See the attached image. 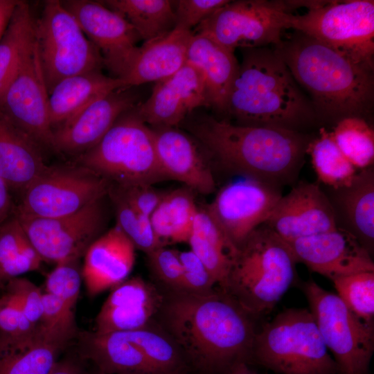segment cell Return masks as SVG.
<instances>
[{"mask_svg":"<svg viewBox=\"0 0 374 374\" xmlns=\"http://www.w3.org/2000/svg\"><path fill=\"white\" fill-rule=\"evenodd\" d=\"M253 319L218 287L206 295L164 292L155 317L199 374H229L251 362Z\"/></svg>","mask_w":374,"mask_h":374,"instance_id":"obj_1","label":"cell"},{"mask_svg":"<svg viewBox=\"0 0 374 374\" xmlns=\"http://www.w3.org/2000/svg\"><path fill=\"white\" fill-rule=\"evenodd\" d=\"M189 131L223 168L280 188L297 179L311 141L300 131L233 124L212 116L194 121Z\"/></svg>","mask_w":374,"mask_h":374,"instance_id":"obj_2","label":"cell"},{"mask_svg":"<svg viewBox=\"0 0 374 374\" xmlns=\"http://www.w3.org/2000/svg\"><path fill=\"white\" fill-rule=\"evenodd\" d=\"M274 49L310 93L317 116L337 122L371 112L373 69L299 31Z\"/></svg>","mask_w":374,"mask_h":374,"instance_id":"obj_3","label":"cell"},{"mask_svg":"<svg viewBox=\"0 0 374 374\" xmlns=\"http://www.w3.org/2000/svg\"><path fill=\"white\" fill-rule=\"evenodd\" d=\"M226 113L237 124L299 131L317 118L287 66L266 47L243 48Z\"/></svg>","mask_w":374,"mask_h":374,"instance_id":"obj_4","label":"cell"},{"mask_svg":"<svg viewBox=\"0 0 374 374\" xmlns=\"http://www.w3.org/2000/svg\"><path fill=\"white\" fill-rule=\"evenodd\" d=\"M296 263L290 244L262 224L238 247L220 290L258 317L272 310L294 283Z\"/></svg>","mask_w":374,"mask_h":374,"instance_id":"obj_5","label":"cell"},{"mask_svg":"<svg viewBox=\"0 0 374 374\" xmlns=\"http://www.w3.org/2000/svg\"><path fill=\"white\" fill-rule=\"evenodd\" d=\"M78 351L105 374H188L185 357L154 319L144 327L78 335Z\"/></svg>","mask_w":374,"mask_h":374,"instance_id":"obj_6","label":"cell"},{"mask_svg":"<svg viewBox=\"0 0 374 374\" xmlns=\"http://www.w3.org/2000/svg\"><path fill=\"white\" fill-rule=\"evenodd\" d=\"M251 362L278 374H337L308 308L286 309L256 332Z\"/></svg>","mask_w":374,"mask_h":374,"instance_id":"obj_7","label":"cell"},{"mask_svg":"<svg viewBox=\"0 0 374 374\" xmlns=\"http://www.w3.org/2000/svg\"><path fill=\"white\" fill-rule=\"evenodd\" d=\"M136 107L122 114L97 145L75 157V163L117 186L168 180L158 162L152 130Z\"/></svg>","mask_w":374,"mask_h":374,"instance_id":"obj_8","label":"cell"},{"mask_svg":"<svg viewBox=\"0 0 374 374\" xmlns=\"http://www.w3.org/2000/svg\"><path fill=\"white\" fill-rule=\"evenodd\" d=\"M308 11L290 17L301 32L373 69L374 1H297Z\"/></svg>","mask_w":374,"mask_h":374,"instance_id":"obj_9","label":"cell"},{"mask_svg":"<svg viewBox=\"0 0 374 374\" xmlns=\"http://www.w3.org/2000/svg\"><path fill=\"white\" fill-rule=\"evenodd\" d=\"M35 39L48 94L66 78L104 68L100 51L61 1L44 2Z\"/></svg>","mask_w":374,"mask_h":374,"instance_id":"obj_10","label":"cell"},{"mask_svg":"<svg viewBox=\"0 0 374 374\" xmlns=\"http://www.w3.org/2000/svg\"><path fill=\"white\" fill-rule=\"evenodd\" d=\"M302 289L337 374H368L374 350V324L356 316L337 294L310 279Z\"/></svg>","mask_w":374,"mask_h":374,"instance_id":"obj_11","label":"cell"},{"mask_svg":"<svg viewBox=\"0 0 374 374\" xmlns=\"http://www.w3.org/2000/svg\"><path fill=\"white\" fill-rule=\"evenodd\" d=\"M290 1H229L197 28L221 46L236 48L276 46L289 29L293 10Z\"/></svg>","mask_w":374,"mask_h":374,"instance_id":"obj_12","label":"cell"},{"mask_svg":"<svg viewBox=\"0 0 374 374\" xmlns=\"http://www.w3.org/2000/svg\"><path fill=\"white\" fill-rule=\"evenodd\" d=\"M110 185L102 176L77 163L47 166L23 192L14 213L37 217L70 215L107 196Z\"/></svg>","mask_w":374,"mask_h":374,"instance_id":"obj_13","label":"cell"},{"mask_svg":"<svg viewBox=\"0 0 374 374\" xmlns=\"http://www.w3.org/2000/svg\"><path fill=\"white\" fill-rule=\"evenodd\" d=\"M106 197L74 213L57 217L14 214L42 260L57 264L80 259L100 235L106 222Z\"/></svg>","mask_w":374,"mask_h":374,"instance_id":"obj_14","label":"cell"},{"mask_svg":"<svg viewBox=\"0 0 374 374\" xmlns=\"http://www.w3.org/2000/svg\"><path fill=\"white\" fill-rule=\"evenodd\" d=\"M86 37L98 49L111 76L123 80L138 54L141 39L135 28L120 14L100 1H61Z\"/></svg>","mask_w":374,"mask_h":374,"instance_id":"obj_15","label":"cell"},{"mask_svg":"<svg viewBox=\"0 0 374 374\" xmlns=\"http://www.w3.org/2000/svg\"><path fill=\"white\" fill-rule=\"evenodd\" d=\"M48 98L35 41L32 50L0 97V111L41 148L55 152Z\"/></svg>","mask_w":374,"mask_h":374,"instance_id":"obj_16","label":"cell"},{"mask_svg":"<svg viewBox=\"0 0 374 374\" xmlns=\"http://www.w3.org/2000/svg\"><path fill=\"white\" fill-rule=\"evenodd\" d=\"M282 196L280 187L244 177L222 187L207 207L238 248L265 224Z\"/></svg>","mask_w":374,"mask_h":374,"instance_id":"obj_17","label":"cell"},{"mask_svg":"<svg viewBox=\"0 0 374 374\" xmlns=\"http://www.w3.org/2000/svg\"><path fill=\"white\" fill-rule=\"evenodd\" d=\"M131 89H118L95 100L55 129V152L77 157L97 145L122 114L139 104Z\"/></svg>","mask_w":374,"mask_h":374,"instance_id":"obj_18","label":"cell"},{"mask_svg":"<svg viewBox=\"0 0 374 374\" xmlns=\"http://www.w3.org/2000/svg\"><path fill=\"white\" fill-rule=\"evenodd\" d=\"M298 262L332 281L374 271L372 256L348 233L335 229L287 242Z\"/></svg>","mask_w":374,"mask_h":374,"instance_id":"obj_19","label":"cell"},{"mask_svg":"<svg viewBox=\"0 0 374 374\" xmlns=\"http://www.w3.org/2000/svg\"><path fill=\"white\" fill-rule=\"evenodd\" d=\"M208 107L201 73L187 62L170 76L155 82L151 95L136 110L151 128L177 127L195 109Z\"/></svg>","mask_w":374,"mask_h":374,"instance_id":"obj_20","label":"cell"},{"mask_svg":"<svg viewBox=\"0 0 374 374\" xmlns=\"http://www.w3.org/2000/svg\"><path fill=\"white\" fill-rule=\"evenodd\" d=\"M264 224L287 242L337 229L321 185L307 181L283 195Z\"/></svg>","mask_w":374,"mask_h":374,"instance_id":"obj_21","label":"cell"},{"mask_svg":"<svg viewBox=\"0 0 374 374\" xmlns=\"http://www.w3.org/2000/svg\"><path fill=\"white\" fill-rule=\"evenodd\" d=\"M164 292L140 276L127 278L112 289L95 319L94 332L138 329L155 319Z\"/></svg>","mask_w":374,"mask_h":374,"instance_id":"obj_22","label":"cell"},{"mask_svg":"<svg viewBox=\"0 0 374 374\" xmlns=\"http://www.w3.org/2000/svg\"><path fill=\"white\" fill-rule=\"evenodd\" d=\"M158 162L168 179L208 195L215 188L211 168L197 141L177 127L152 128Z\"/></svg>","mask_w":374,"mask_h":374,"instance_id":"obj_23","label":"cell"},{"mask_svg":"<svg viewBox=\"0 0 374 374\" xmlns=\"http://www.w3.org/2000/svg\"><path fill=\"white\" fill-rule=\"evenodd\" d=\"M333 211L336 226L351 235L373 256L374 250V170L357 172L347 185L321 187Z\"/></svg>","mask_w":374,"mask_h":374,"instance_id":"obj_24","label":"cell"},{"mask_svg":"<svg viewBox=\"0 0 374 374\" xmlns=\"http://www.w3.org/2000/svg\"><path fill=\"white\" fill-rule=\"evenodd\" d=\"M135 251L117 225L96 238L87 248L82 267L87 294L95 296L125 280L134 265Z\"/></svg>","mask_w":374,"mask_h":374,"instance_id":"obj_25","label":"cell"},{"mask_svg":"<svg viewBox=\"0 0 374 374\" xmlns=\"http://www.w3.org/2000/svg\"><path fill=\"white\" fill-rule=\"evenodd\" d=\"M186 62L202 74L209 107L226 113L233 84L239 69L234 51L208 36L194 33L190 39Z\"/></svg>","mask_w":374,"mask_h":374,"instance_id":"obj_26","label":"cell"},{"mask_svg":"<svg viewBox=\"0 0 374 374\" xmlns=\"http://www.w3.org/2000/svg\"><path fill=\"white\" fill-rule=\"evenodd\" d=\"M193 35L192 30L175 26L170 31L144 42L123 80L127 87L157 82L177 72L186 62Z\"/></svg>","mask_w":374,"mask_h":374,"instance_id":"obj_27","label":"cell"},{"mask_svg":"<svg viewBox=\"0 0 374 374\" xmlns=\"http://www.w3.org/2000/svg\"><path fill=\"white\" fill-rule=\"evenodd\" d=\"M42 148L0 111V177L21 194L42 172Z\"/></svg>","mask_w":374,"mask_h":374,"instance_id":"obj_28","label":"cell"},{"mask_svg":"<svg viewBox=\"0 0 374 374\" xmlns=\"http://www.w3.org/2000/svg\"><path fill=\"white\" fill-rule=\"evenodd\" d=\"M127 87L122 79L93 70L64 78L49 93L50 122L54 130L87 105L107 93Z\"/></svg>","mask_w":374,"mask_h":374,"instance_id":"obj_29","label":"cell"},{"mask_svg":"<svg viewBox=\"0 0 374 374\" xmlns=\"http://www.w3.org/2000/svg\"><path fill=\"white\" fill-rule=\"evenodd\" d=\"M190 250L204 262L222 289L238 248L209 211L199 207L188 242Z\"/></svg>","mask_w":374,"mask_h":374,"instance_id":"obj_30","label":"cell"},{"mask_svg":"<svg viewBox=\"0 0 374 374\" xmlns=\"http://www.w3.org/2000/svg\"><path fill=\"white\" fill-rule=\"evenodd\" d=\"M197 210L190 188L166 192L150 216L154 233L163 246L188 243Z\"/></svg>","mask_w":374,"mask_h":374,"instance_id":"obj_31","label":"cell"},{"mask_svg":"<svg viewBox=\"0 0 374 374\" xmlns=\"http://www.w3.org/2000/svg\"><path fill=\"white\" fill-rule=\"evenodd\" d=\"M35 21L29 4L19 1L0 39V97L35 44Z\"/></svg>","mask_w":374,"mask_h":374,"instance_id":"obj_32","label":"cell"},{"mask_svg":"<svg viewBox=\"0 0 374 374\" xmlns=\"http://www.w3.org/2000/svg\"><path fill=\"white\" fill-rule=\"evenodd\" d=\"M105 6L123 16L145 42L163 35L176 26L174 1L107 0Z\"/></svg>","mask_w":374,"mask_h":374,"instance_id":"obj_33","label":"cell"},{"mask_svg":"<svg viewBox=\"0 0 374 374\" xmlns=\"http://www.w3.org/2000/svg\"><path fill=\"white\" fill-rule=\"evenodd\" d=\"M42 259L15 214L0 226V282L39 269Z\"/></svg>","mask_w":374,"mask_h":374,"instance_id":"obj_34","label":"cell"},{"mask_svg":"<svg viewBox=\"0 0 374 374\" xmlns=\"http://www.w3.org/2000/svg\"><path fill=\"white\" fill-rule=\"evenodd\" d=\"M66 346L42 335L22 345H0V374H50Z\"/></svg>","mask_w":374,"mask_h":374,"instance_id":"obj_35","label":"cell"},{"mask_svg":"<svg viewBox=\"0 0 374 374\" xmlns=\"http://www.w3.org/2000/svg\"><path fill=\"white\" fill-rule=\"evenodd\" d=\"M319 181L336 188L351 182L357 168L347 159L336 144L331 132L324 127L319 136L311 140L307 150Z\"/></svg>","mask_w":374,"mask_h":374,"instance_id":"obj_36","label":"cell"},{"mask_svg":"<svg viewBox=\"0 0 374 374\" xmlns=\"http://www.w3.org/2000/svg\"><path fill=\"white\" fill-rule=\"evenodd\" d=\"M331 133L339 150L356 168L373 165L374 132L365 118H344Z\"/></svg>","mask_w":374,"mask_h":374,"instance_id":"obj_37","label":"cell"},{"mask_svg":"<svg viewBox=\"0 0 374 374\" xmlns=\"http://www.w3.org/2000/svg\"><path fill=\"white\" fill-rule=\"evenodd\" d=\"M107 197L114 208L116 225L133 243L136 249L147 254L163 246L154 233L150 217L133 208L111 186Z\"/></svg>","mask_w":374,"mask_h":374,"instance_id":"obj_38","label":"cell"},{"mask_svg":"<svg viewBox=\"0 0 374 374\" xmlns=\"http://www.w3.org/2000/svg\"><path fill=\"white\" fill-rule=\"evenodd\" d=\"M337 295L364 321L374 324V271H364L332 280Z\"/></svg>","mask_w":374,"mask_h":374,"instance_id":"obj_39","label":"cell"},{"mask_svg":"<svg viewBox=\"0 0 374 374\" xmlns=\"http://www.w3.org/2000/svg\"><path fill=\"white\" fill-rule=\"evenodd\" d=\"M78 335L74 312L54 295L43 292L38 335L67 346Z\"/></svg>","mask_w":374,"mask_h":374,"instance_id":"obj_40","label":"cell"},{"mask_svg":"<svg viewBox=\"0 0 374 374\" xmlns=\"http://www.w3.org/2000/svg\"><path fill=\"white\" fill-rule=\"evenodd\" d=\"M1 345H21L35 340L38 333L25 317L16 297L6 290L0 297Z\"/></svg>","mask_w":374,"mask_h":374,"instance_id":"obj_41","label":"cell"},{"mask_svg":"<svg viewBox=\"0 0 374 374\" xmlns=\"http://www.w3.org/2000/svg\"><path fill=\"white\" fill-rule=\"evenodd\" d=\"M79 260L69 259L57 263L45 281V292L54 295L72 312L78 300L82 280Z\"/></svg>","mask_w":374,"mask_h":374,"instance_id":"obj_42","label":"cell"},{"mask_svg":"<svg viewBox=\"0 0 374 374\" xmlns=\"http://www.w3.org/2000/svg\"><path fill=\"white\" fill-rule=\"evenodd\" d=\"M146 256L152 282L164 292L184 291L179 251L163 246L147 253Z\"/></svg>","mask_w":374,"mask_h":374,"instance_id":"obj_43","label":"cell"},{"mask_svg":"<svg viewBox=\"0 0 374 374\" xmlns=\"http://www.w3.org/2000/svg\"><path fill=\"white\" fill-rule=\"evenodd\" d=\"M182 267L184 291L193 294L206 295L217 289V284L199 257L190 249L179 251Z\"/></svg>","mask_w":374,"mask_h":374,"instance_id":"obj_44","label":"cell"},{"mask_svg":"<svg viewBox=\"0 0 374 374\" xmlns=\"http://www.w3.org/2000/svg\"><path fill=\"white\" fill-rule=\"evenodd\" d=\"M5 286L16 297L25 317L38 333L42 312L41 289L28 279L21 277L8 280Z\"/></svg>","mask_w":374,"mask_h":374,"instance_id":"obj_45","label":"cell"},{"mask_svg":"<svg viewBox=\"0 0 374 374\" xmlns=\"http://www.w3.org/2000/svg\"><path fill=\"white\" fill-rule=\"evenodd\" d=\"M227 0H179L174 1L176 26L192 30L219 8Z\"/></svg>","mask_w":374,"mask_h":374,"instance_id":"obj_46","label":"cell"},{"mask_svg":"<svg viewBox=\"0 0 374 374\" xmlns=\"http://www.w3.org/2000/svg\"><path fill=\"white\" fill-rule=\"evenodd\" d=\"M152 186L147 184L110 185L111 188L133 208L149 217L151 216L166 193Z\"/></svg>","mask_w":374,"mask_h":374,"instance_id":"obj_47","label":"cell"},{"mask_svg":"<svg viewBox=\"0 0 374 374\" xmlns=\"http://www.w3.org/2000/svg\"><path fill=\"white\" fill-rule=\"evenodd\" d=\"M10 191L6 183L0 177V226L14 215L15 206Z\"/></svg>","mask_w":374,"mask_h":374,"instance_id":"obj_48","label":"cell"},{"mask_svg":"<svg viewBox=\"0 0 374 374\" xmlns=\"http://www.w3.org/2000/svg\"><path fill=\"white\" fill-rule=\"evenodd\" d=\"M50 374H90L86 372L79 362L69 357L57 360Z\"/></svg>","mask_w":374,"mask_h":374,"instance_id":"obj_49","label":"cell"},{"mask_svg":"<svg viewBox=\"0 0 374 374\" xmlns=\"http://www.w3.org/2000/svg\"><path fill=\"white\" fill-rule=\"evenodd\" d=\"M19 2L18 0H0V39Z\"/></svg>","mask_w":374,"mask_h":374,"instance_id":"obj_50","label":"cell"},{"mask_svg":"<svg viewBox=\"0 0 374 374\" xmlns=\"http://www.w3.org/2000/svg\"><path fill=\"white\" fill-rule=\"evenodd\" d=\"M229 374H256L248 367V364H241L233 368Z\"/></svg>","mask_w":374,"mask_h":374,"instance_id":"obj_51","label":"cell"},{"mask_svg":"<svg viewBox=\"0 0 374 374\" xmlns=\"http://www.w3.org/2000/svg\"><path fill=\"white\" fill-rule=\"evenodd\" d=\"M91 374H105L103 372H102L101 371L98 370V368H96V371L93 372V373Z\"/></svg>","mask_w":374,"mask_h":374,"instance_id":"obj_52","label":"cell"},{"mask_svg":"<svg viewBox=\"0 0 374 374\" xmlns=\"http://www.w3.org/2000/svg\"><path fill=\"white\" fill-rule=\"evenodd\" d=\"M3 285H2V283L0 282V287H3Z\"/></svg>","mask_w":374,"mask_h":374,"instance_id":"obj_53","label":"cell"}]
</instances>
